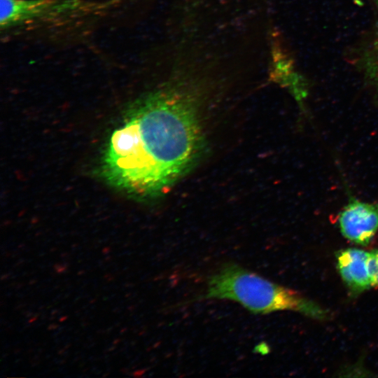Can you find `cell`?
Segmentation results:
<instances>
[{
  "label": "cell",
  "instance_id": "5b68a950",
  "mask_svg": "<svg viewBox=\"0 0 378 378\" xmlns=\"http://www.w3.org/2000/svg\"><path fill=\"white\" fill-rule=\"evenodd\" d=\"M368 252L358 248H346L337 254V266L342 280L354 295L371 286L367 267Z\"/></svg>",
  "mask_w": 378,
  "mask_h": 378
},
{
  "label": "cell",
  "instance_id": "52a82bcc",
  "mask_svg": "<svg viewBox=\"0 0 378 378\" xmlns=\"http://www.w3.org/2000/svg\"><path fill=\"white\" fill-rule=\"evenodd\" d=\"M367 267L371 286L378 288V248L368 252Z\"/></svg>",
  "mask_w": 378,
  "mask_h": 378
},
{
  "label": "cell",
  "instance_id": "277c9868",
  "mask_svg": "<svg viewBox=\"0 0 378 378\" xmlns=\"http://www.w3.org/2000/svg\"><path fill=\"white\" fill-rule=\"evenodd\" d=\"M342 235L351 241L367 246L378 230V203L350 197L339 214Z\"/></svg>",
  "mask_w": 378,
  "mask_h": 378
},
{
  "label": "cell",
  "instance_id": "7a4b0ae2",
  "mask_svg": "<svg viewBox=\"0 0 378 378\" xmlns=\"http://www.w3.org/2000/svg\"><path fill=\"white\" fill-rule=\"evenodd\" d=\"M205 298L233 300L255 314L290 310L318 320L330 316L328 310L298 292L231 263L210 276Z\"/></svg>",
  "mask_w": 378,
  "mask_h": 378
},
{
  "label": "cell",
  "instance_id": "ba28073f",
  "mask_svg": "<svg viewBox=\"0 0 378 378\" xmlns=\"http://www.w3.org/2000/svg\"><path fill=\"white\" fill-rule=\"evenodd\" d=\"M372 2L375 5L377 10H378V0H371Z\"/></svg>",
  "mask_w": 378,
  "mask_h": 378
},
{
  "label": "cell",
  "instance_id": "8992f818",
  "mask_svg": "<svg viewBox=\"0 0 378 378\" xmlns=\"http://www.w3.org/2000/svg\"><path fill=\"white\" fill-rule=\"evenodd\" d=\"M356 65L378 94V24L358 50Z\"/></svg>",
  "mask_w": 378,
  "mask_h": 378
},
{
  "label": "cell",
  "instance_id": "6da1fadb",
  "mask_svg": "<svg viewBox=\"0 0 378 378\" xmlns=\"http://www.w3.org/2000/svg\"><path fill=\"white\" fill-rule=\"evenodd\" d=\"M165 58L164 78L135 102L102 162L108 182L143 197L163 193L192 164L201 143L197 106L218 84L212 64L194 51L172 48Z\"/></svg>",
  "mask_w": 378,
  "mask_h": 378
},
{
  "label": "cell",
  "instance_id": "3957f363",
  "mask_svg": "<svg viewBox=\"0 0 378 378\" xmlns=\"http://www.w3.org/2000/svg\"><path fill=\"white\" fill-rule=\"evenodd\" d=\"M113 0H1L2 31L52 27L87 19L108 9Z\"/></svg>",
  "mask_w": 378,
  "mask_h": 378
}]
</instances>
